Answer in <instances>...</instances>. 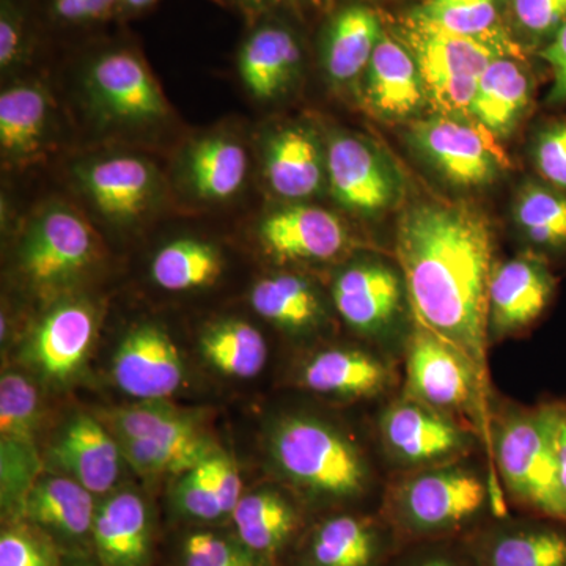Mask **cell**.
I'll return each instance as SVG.
<instances>
[{
  "mask_svg": "<svg viewBox=\"0 0 566 566\" xmlns=\"http://www.w3.org/2000/svg\"><path fill=\"white\" fill-rule=\"evenodd\" d=\"M395 255L415 322L444 338L488 374V293L494 234L471 205L423 202L400 218Z\"/></svg>",
  "mask_w": 566,
  "mask_h": 566,
  "instance_id": "cell-1",
  "label": "cell"
},
{
  "mask_svg": "<svg viewBox=\"0 0 566 566\" xmlns=\"http://www.w3.org/2000/svg\"><path fill=\"white\" fill-rule=\"evenodd\" d=\"M378 512L401 545L463 539L494 517L509 515L491 472L469 460L400 472L382 486Z\"/></svg>",
  "mask_w": 566,
  "mask_h": 566,
  "instance_id": "cell-2",
  "label": "cell"
},
{
  "mask_svg": "<svg viewBox=\"0 0 566 566\" xmlns=\"http://www.w3.org/2000/svg\"><path fill=\"white\" fill-rule=\"evenodd\" d=\"M270 453L283 479L316 501L353 504L376 490L364 450L318 417H283L271 433Z\"/></svg>",
  "mask_w": 566,
  "mask_h": 566,
  "instance_id": "cell-3",
  "label": "cell"
},
{
  "mask_svg": "<svg viewBox=\"0 0 566 566\" xmlns=\"http://www.w3.org/2000/svg\"><path fill=\"white\" fill-rule=\"evenodd\" d=\"M488 468L506 504L524 515L564 521L545 405H491Z\"/></svg>",
  "mask_w": 566,
  "mask_h": 566,
  "instance_id": "cell-4",
  "label": "cell"
},
{
  "mask_svg": "<svg viewBox=\"0 0 566 566\" xmlns=\"http://www.w3.org/2000/svg\"><path fill=\"white\" fill-rule=\"evenodd\" d=\"M401 363V394L471 428L488 446L491 387L457 346L415 323Z\"/></svg>",
  "mask_w": 566,
  "mask_h": 566,
  "instance_id": "cell-5",
  "label": "cell"
},
{
  "mask_svg": "<svg viewBox=\"0 0 566 566\" xmlns=\"http://www.w3.org/2000/svg\"><path fill=\"white\" fill-rule=\"evenodd\" d=\"M333 301L349 329L401 360L416 322L400 268L378 259L356 260L335 277Z\"/></svg>",
  "mask_w": 566,
  "mask_h": 566,
  "instance_id": "cell-6",
  "label": "cell"
},
{
  "mask_svg": "<svg viewBox=\"0 0 566 566\" xmlns=\"http://www.w3.org/2000/svg\"><path fill=\"white\" fill-rule=\"evenodd\" d=\"M376 438L394 474L469 460L483 444L471 428L401 392L385 401Z\"/></svg>",
  "mask_w": 566,
  "mask_h": 566,
  "instance_id": "cell-7",
  "label": "cell"
},
{
  "mask_svg": "<svg viewBox=\"0 0 566 566\" xmlns=\"http://www.w3.org/2000/svg\"><path fill=\"white\" fill-rule=\"evenodd\" d=\"M405 44L419 66L428 103L458 118L471 115L483 71L505 55L502 44L453 35L412 18L405 24Z\"/></svg>",
  "mask_w": 566,
  "mask_h": 566,
  "instance_id": "cell-8",
  "label": "cell"
},
{
  "mask_svg": "<svg viewBox=\"0 0 566 566\" xmlns=\"http://www.w3.org/2000/svg\"><path fill=\"white\" fill-rule=\"evenodd\" d=\"M480 125L464 118L434 115L415 123L411 140L436 172L461 188H482L497 180L506 164Z\"/></svg>",
  "mask_w": 566,
  "mask_h": 566,
  "instance_id": "cell-9",
  "label": "cell"
},
{
  "mask_svg": "<svg viewBox=\"0 0 566 566\" xmlns=\"http://www.w3.org/2000/svg\"><path fill=\"white\" fill-rule=\"evenodd\" d=\"M556 292L551 263L536 253L495 263L488 293L490 345L526 334L546 314Z\"/></svg>",
  "mask_w": 566,
  "mask_h": 566,
  "instance_id": "cell-10",
  "label": "cell"
},
{
  "mask_svg": "<svg viewBox=\"0 0 566 566\" xmlns=\"http://www.w3.org/2000/svg\"><path fill=\"white\" fill-rule=\"evenodd\" d=\"M397 363L378 349L333 346L312 354L297 381L308 392L334 400H389L401 386Z\"/></svg>",
  "mask_w": 566,
  "mask_h": 566,
  "instance_id": "cell-11",
  "label": "cell"
},
{
  "mask_svg": "<svg viewBox=\"0 0 566 566\" xmlns=\"http://www.w3.org/2000/svg\"><path fill=\"white\" fill-rule=\"evenodd\" d=\"M378 512H340L324 517L307 536L303 566H390L403 549Z\"/></svg>",
  "mask_w": 566,
  "mask_h": 566,
  "instance_id": "cell-12",
  "label": "cell"
},
{
  "mask_svg": "<svg viewBox=\"0 0 566 566\" xmlns=\"http://www.w3.org/2000/svg\"><path fill=\"white\" fill-rule=\"evenodd\" d=\"M475 566H566V523L505 515L465 538Z\"/></svg>",
  "mask_w": 566,
  "mask_h": 566,
  "instance_id": "cell-13",
  "label": "cell"
},
{
  "mask_svg": "<svg viewBox=\"0 0 566 566\" xmlns=\"http://www.w3.org/2000/svg\"><path fill=\"white\" fill-rule=\"evenodd\" d=\"M326 172L337 202L360 214L385 211L400 196V180L392 164L360 137L342 134L329 142Z\"/></svg>",
  "mask_w": 566,
  "mask_h": 566,
  "instance_id": "cell-14",
  "label": "cell"
},
{
  "mask_svg": "<svg viewBox=\"0 0 566 566\" xmlns=\"http://www.w3.org/2000/svg\"><path fill=\"white\" fill-rule=\"evenodd\" d=\"M92 255L93 237L87 223L74 212L57 208L41 216L25 238L21 268L35 285H59L84 270Z\"/></svg>",
  "mask_w": 566,
  "mask_h": 566,
  "instance_id": "cell-15",
  "label": "cell"
},
{
  "mask_svg": "<svg viewBox=\"0 0 566 566\" xmlns=\"http://www.w3.org/2000/svg\"><path fill=\"white\" fill-rule=\"evenodd\" d=\"M118 389L129 397L158 401L185 381V364L172 338L155 326H140L126 335L112 364Z\"/></svg>",
  "mask_w": 566,
  "mask_h": 566,
  "instance_id": "cell-16",
  "label": "cell"
},
{
  "mask_svg": "<svg viewBox=\"0 0 566 566\" xmlns=\"http://www.w3.org/2000/svg\"><path fill=\"white\" fill-rule=\"evenodd\" d=\"M264 251L281 262H327L348 245L344 222L312 205H293L268 216L260 226Z\"/></svg>",
  "mask_w": 566,
  "mask_h": 566,
  "instance_id": "cell-17",
  "label": "cell"
},
{
  "mask_svg": "<svg viewBox=\"0 0 566 566\" xmlns=\"http://www.w3.org/2000/svg\"><path fill=\"white\" fill-rule=\"evenodd\" d=\"M365 102L389 120L412 117L428 103L415 55L405 43L382 33L365 70Z\"/></svg>",
  "mask_w": 566,
  "mask_h": 566,
  "instance_id": "cell-18",
  "label": "cell"
},
{
  "mask_svg": "<svg viewBox=\"0 0 566 566\" xmlns=\"http://www.w3.org/2000/svg\"><path fill=\"white\" fill-rule=\"evenodd\" d=\"M91 84L99 104L112 117L150 122L166 115L161 91L132 52H111L98 59L92 66Z\"/></svg>",
  "mask_w": 566,
  "mask_h": 566,
  "instance_id": "cell-19",
  "label": "cell"
},
{
  "mask_svg": "<svg viewBox=\"0 0 566 566\" xmlns=\"http://www.w3.org/2000/svg\"><path fill=\"white\" fill-rule=\"evenodd\" d=\"M120 453V444L88 416L76 417L51 450L59 465L95 494L107 493L117 483Z\"/></svg>",
  "mask_w": 566,
  "mask_h": 566,
  "instance_id": "cell-20",
  "label": "cell"
},
{
  "mask_svg": "<svg viewBox=\"0 0 566 566\" xmlns=\"http://www.w3.org/2000/svg\"><path fill=\"white\" fill-rule=\"evenodd\" d=\"M95 334L88 305L63 304L41 322L32 338L31 356L41 374L54 381L70 378L80 368Z\"/></svg>",
  "mask_w": 566,
  "mask_h": 566,
  "instance_id": "cell-21",
  "label": "cell"
},
{
  "mask_svg": "<svg viewBox=\"0 0 566 566\" xmlns=\"http://www.w3.org/2000/svg\"><path fill=\"white\" fill-rule=\"evenodd\" d=\"M232 515L241 543L255 556H277L303 528L296 504L273 490L243 495Z\"/></svg>",
  "mask_w": 566,
  "mask_h": 566,
  "instance_id": "cell-22",
  "label": "cell"
},
{
  "mask_svg": "<svg viewBox=\"0 0 566 566\" xmlns=\"http://www.w3.org/2000/svg\"><path fill=\"white\" fill-rule=\"evenodd\" d=\"M532 99L528 73L505 55L483 71L472 102L471 117L495 137L509 136L526 114Z\"/></svg>",
  "mask_w": 566,
  "mask_h": 566,
  "instance_id": "cell-23",
  "label": "cell"
},
{
  "mask_svg": "<svg viewBox=\"0 0 566 566\" xmlns=\"http://www.w3.org/2000/svg\"><path fill=\"white\" fill-rule=\"evenodd\" d=\"M96 547L106 566H142L148 556V513L139 495L118 493L93 521Z\"/></svg>",
  "mask_w": 566,
  "mask_h": 566,
  "instance_id": "cell-24",
  "label": "cell"
},
{
  "mask_svg": "<svg viewBox=\"0 0 566 566\" xmlns=\"http://www.w3.org/2000/svg\"><path fill=\"white\" fill-rule=\"evenodd\" d=\"M266 177L273 191L285 199L315 196L327 177L326 158L315 137L303 128L275 134L268 147Z\"/></svg>",
  "mask_w": 566,
  "mask_h": 566,
  "instance_id": "cell-25",
  "label": "cell"
},
{
  "mask_svg": "<svg viewBox=\"0 0 566 566\" xmlns=\"http://www.w3.org/2000/svg\"><path fill=\"white\" fill-rule=\"evenodd\" d=\"M253 311L286 333H314L326 318L315 286L297 274H274L253 285Z\"/></svg>",
  "mask_w": 566,
  "mask_h": 566,
  "instance_id": "cell-26",
  "label": "cell"
},
{
  "mask_svg": "<svg viewBox=\"0 0 566 566\" xmlns=\"http://www.w3.org/2000/svg\"><path fill=\"white\" fill-rule=\"evenodd\" d=\"M82 178L93 202L112 219L125 221L136 218L150 200V167L132 156H117L92 164Z\"/></svg>",
  "mask_w": 566,
  "mask_h": 566,
  "instance_id": "cell-27",
  "label": "cell"
},
{
  "mask_svg": "<svg viewBox=\"0 0 566 566\" xmlns=\"http://www.w3.org/2000/svg\"><path fill=\"white\" fill-rule=\"evenodd\" d=\"M300 61V46L292 33L285 29L264 28L244 44L240 73L248 91L266 102L289 87Z\"/></svg>",
  "mask_w": 566,
  "mask_h": 566,
  "instance_id": "cell-28",
  "label": "cell"
},
{
  "mask_svg": "<svg viewBox=\"0 0 566 566\" xmlns=\"http://www.w3.org/2000/svg\"><path fill=\"white\" fill-rule=\"evenodd\" d=\"M513 219L532 253L551 263L566 256V191L547 182H527L517 193Z\"/></svg>",
  "mask_w": 566,
  "mask_h": 566,
  "instance_id": "cell-29",
  "label": "cell"
},
{
  "mask_svg": "<svg viewBox=\"0 0 566 566\" xmlns=\"http://www.w3.org/2000/svg\"><path fill=\"white\" fill-rule=\"evenodd\" d=\"M21 509L33 523L66 536L87 534L95 521L91 491L63 476L36 480Z\"/></svg>",
  "mask_w": 566,
  "mask_h": 566,
  "instance_id": "cell-30",
  "label": "cell"
},
{
  "mask_svg": "<svg viewBox=\"0 0 566 566\" xmlns=\"http://www.w3.org/2000/svg\"><path fill=\"white\" fill-rule=\"evenodd\" d=\"M381 35L374 11L364 7L342 11L333 22L324 50V65L331 80L344 84L364 73Z\"/></svg>",
  "mask_w": 566,
  "mask_h": 566,
  "instance_id": "cell-31",
  "label": "cell"
},
{
  "mask_svg": "<svg viewBox=\"0 0 566 566\" xmlns=\"http://www.w3.org/2000/svg\"><path fill=\"white\" fill-rule=\"evenodd\" d=\"M189 177L203 199L223 200L240 191L248 174V155L240 144L222 137L199 142L189 153Z\"/></svg>",
  "mask_w": 566,
  "mask_h": 566,
  "instance_id": "cell-32",
  "label": "cell"
},
{
  "mask_svg": "<svg viewBox=\"0 0 566 566\" xmlns=\"http://www.w3.org/2000/svg\"><path fill=\"white\" fill-rule=\"evenodd\" d=\"M50 115V99L35 85H14L0 95V145L9 156L39 147Z\"/></svg>",
  "mask_w": 566,
  "mask_h": 566,
  "instance_id": "cell-33",
  "label": "cell"
},
{
  "mask_svg": "<svg viewBox=\"0 0 566 566\" xmlns=\"http://www.w3.org/2000/svg\"><path fill=\"white\" fill-rule=\"evenodd\" d=\"M202 353L216 370L243 379L259 375L268 359L262 333L244 322H227L212 327L202 338Z\"/></svg>",
  "mask_w": 566,
  "mask_h": 566,
  "instance_id": "cell-34",
  "label": "cell"
},
{
  "mask_svg": "<svg viewBox=\"0 0 566 566\" xmlns=\"http://www.w3.org/2000/svg\"><path fill=\"white\" fill-rule=\"evenodd\" d=\"M222 271L221 259L212 245L196 240H178L156 253L153 281L169 292H186L211 285Z\"/></svg>",
  "mask_w": 566,
  "mask_h": 566,
  "instance_id": "cell-35",
  "label": "cell"
},
{
  "mask_svg": "<svg viewBox=\"0 0 566 566\" xmlns=\"http://www.w3.org/2000/svg\"><path fill=\"white\" fill-rule=\"evenodd\" d=\"M497 0H427L409 18L453 33L502 44L497 33Z\"/></svg>",
  "mask_w": 566,
  "mask_h": 566,
  "instance_id": "cell-36",
  "label": "cell"
},
{
  "mask_svg": "<svg viewBox=\"0 0 566 566\" xmlns=\"http://www.w3.org/2000/svg\"><path fill=\"white\" fill-rule=\"evenodd\" d=\"M117 438L150 442H189L203 438L191 417L167 406L150 403L117 409L111 415Z\"/></svg>",
  "mask_w": 566,
  "mask_h": 566,
  "instance_id": "cell-37",
  "label": "cell"
},
{
  "mask_svg": "<svg viewBox=\"0 0 566 566\" xmlns=\"http://www.w3.org/2000/svg\"><path fill=\"white\" fill-rule=\"evenodd\" d=\"M122 453L140 474H186L218 452L207 438L189 442H150L118 438Z\"/></svg>",
  "mask_w": 566,
  "mask_h": 566,
  "instance_id": "cell-38",
  "label": "cell"
},
{
  "mask_svg": "<svg viewBox=\"0 0 566 566\" xmlns=\"http://www.w3.org/2000/svg\"><path fill=\"white\" fill-rule=\"evenodd\" d=\"M39 422V395L35 387L18 374L0 379V434L2 441L33 444Z\"/></svg>",
  "mask_w": 566,
  "mask_h": 566,
  "instance_id": "cell-39",
  "label": "cell"
},
{
  "mask_svg": "<svg viewBox=\"0 0 566 566\" xmlns=\"http://www.w3.org/2000/svg\"><path fill=\"white\" fill-rule=\"evenodd\" d=\"M532 156L542 180L566 191V120L553 122L539 129Z\"/></svg>",
  "mask_w": 566,
  "mask_h": 566,
  "instance_id": "cell-40",
  "label": "cell"
},
{
  "mask_svg": "<svg viewBox=\"0 0 566 566\" xmlns=\"http://www.w3.org/2000/svg\"><path fill=\"white\" fill-rule=\"evenodd\" d=\"M185 566H263L251 551L221 536L193 534L185 543Z\"/></svg>",
  "mask_w": 566,
  "mask_h": 566,
  "instance_id": "cell-41",
  "label": "cell"
},
{
  "mask_svg": "<svg viewBox=\"0 0 566 566\" xmlns=\"http://www.w3.org/2000/svg\"><path fill=\"white\" fill-rule=\"evenodd\" d=\"M205 461L182 474V479L175 490V497L186 515L202 521H214L222 517L223 512L214 488L211 485Z\"/></svg>",
  "mask_w": 566,
  "mask_h": 566,
  "instance_id": "cell-42",
  "label": "cell"
},
{
  "mask_svg": "<svg viewBox=\"0 0 566 566\" xmlns=\"http://www.w3.org/2000/svg\"><path fill=\"white\" fill-rule=\"evenodd\" d=\"M36 458L33 447L21 442L2 441V497L11 502L21 495V506L25 495L35 485Z\"/></svg>",
  "mask_w": 566,
  "mask_h": 566,
  "instance_id": "cell-43",
  "label": "cell"
},
{
  "mask_svg": "<svg viewBox=\"0 0 566 566\" xmlns=\"http://www.w3.org/2000/svg\"><path fill=\"white\" fill-rule=\"evenodd\" d=\"M390 566H475L463 539H439L406 545Z\"/></svg>",
  "mask_w": 566,
  "mask_h": 566,
  "instance_id": "cell-44",
  "label": "cell"
},
{
  "mask_svg": "<svg viewBox=\"0 0 566 566\" xmlns=\"http://www.w3.org/2000/svg\"><path fill=\"white\" fill-rule=\"evenodd\" d=\"M513 10L520 28L546 43L566 22V0H513Z\"/></svg>",
  "mask_w": 566,
  "mask_h": 566,
  "instance_id": "cell-45",
  "label": "cell"
},
{
  "mask_svg": "<svg viewBox=\"0 0 566 566\" xmlns=\"http://www.w3.org/2000/svg\"><path fill=\"white\" fill-rule=\"evenodd\" d=\"M205 464H207L208 475H210L211 485L214 488L216 495H218L223 515L233 513L238 502L243 497L241 495L243 486H241L237 465L221 452L212 453L210 458H207Z\"/></svg>",
  "mask_w": 566,
  "mask_h": 566,
  "instance_id": "cell-46",
  "label": "cell"
},
{
  "mask_svg": "<svg viewBox=\"0 0 566 566\" xmlns=\"http://www.w3.org/2000/svg\"><path fill=\"white\" fill-rule=\"evenodd\" d=\"M0 566H51V556L31 535L7 531L0 538Z\"/></svg>",
  "mask_w": 566,
  "mask_h": 566,
  "instance_id": "cell-47",
  "label": "cell"
},
{
  "mask_svg": "<svg viewBox=\"0 0 566 566\" xmlns=\"http://www.w3.org/2000/svg\"><path fill=\"white\" fill-rule=\"evenodd\" d=\"M543 405H545L551 439H553L558 493L564 504L566 523V400H547L543 401Z\"/></svg>",
  "mask_w": 566,
  "mask_h": 566,
  "instance_id": "cell-48",
  "label": "cell"
},
{
  "mask_svg": "<svg viewBox=\"0 0 566 566\" xmlns=\"http://www.w3.org/2000/svg\"><path fill=\"white\" fill-rule=\"evenodd\" d=\"M542 57L553 71L554 82L547 102L551 104L566 103V22L556 35L543 48Z\"/></svg>",
  "mask_w": 566,
  "mask_h": 566,
  "instance_id": "cell-49",
  "label": "cell"
},
{
  "mask_svg": "<svg viewBox=\"0 0 566 566\" xmlns=\"http://www.w3.org/2000/svg\"><path fill=\"white\" fill-rule=\"evenodd\" d=\"M20 50V21L10 11L3 10L2 20H0V65L2 69H9L11 63L17 61Z\"/></svg>",
  "mask_w": 566,
  "mask_h": 566,
  "instance_id": "cell-50",
  "label": "cell"
},
{
  "mask_svg": "<svg viewBox=\"0 0 566 566\" xmlns=\"http://www.w3.org/2000/svg\"><path fill=\"white\" fill-rule=\"evenodd\" d=\"M109 10L103 0H55V11L63 20L81 21L102 17Z\"/></svg>",
  "mask_w": 566,
  "mask_h": 566,
  "instance_id": "cell-51",
  "label": "cell"
},
{
  "mask_svg": "<svg viewBox=\"0 0 566 566\" xmlns=\"http://www.w3.org/2000/svg\"><path fill=\"white\" fill-rule=\"evenodd\" d=\"M132 9H144V7L150 6L155 0H125Z\"/></svg>",
  "mask_w": 566,
  "mask_h": 566,
  "instance_id": "cell-52",
  "label": "cell"
},
{
  "mask_svg": "<svg viewBox=\"0 0 566 566\" xmlns=\"http://www.w3.org/2000/svg\"><path fill=\"white\" fill-rule=\"evenodd\" d=\"M252 2L260 3V2H264V0H252Z\"/></svg>",
  "mask_w": 566,
  "mask_h": 566,
  "instance_id": "cell-53",
  "label": "cell"
}]
</instances>
